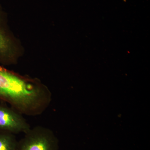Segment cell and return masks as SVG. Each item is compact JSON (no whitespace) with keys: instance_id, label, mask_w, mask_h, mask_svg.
<instances>
[{"instance_id":"1","label":"cell","mask_w":150,"mask_h":150,"mask_svg":"<svg viewBox=\"0 0 150 150\" xmlns=\"http://www.w3.org/2000/svg\"><path fill=\"white\" fill-rule=\"evenodd\" d=\"M0 100L22 115L36 116L48 108L51 93L45 86L19 76L0 66Z\"/></svg>"},{"instance_id":"2","label":"cell","mask_w":150,"mask_h":150,"mask_svg":"<svg viewBox=\"0 0 150 150\" xmlns=\"http://www.w3.org/2000/svg\"><path fill=\"white\" fill-rule=\"evenodd\" d=\"M18 150H58V140L47 127H31L18 141Z\"/></svg>"},{"instance_id":"3","label":"cell","mask_w":150,"mask_h":150,"mask_svg":"<svg viewBox=\"0 0 150 150\" xmlns=\"http://www.w3.org/2000/svg\"><path fill=\"white\" fill-rule=\"evenodd\" d=\"M30 128L23 115L11 107L0 105V131L24 134Z\"/></svg>"},{"instance_id":"4","label":"cell","mask_w":150,"mask_h":150,"mask_svg":"<svg viewBox=\"0 0 150 150\" xmlns=\"http://www.w3.org/2000/svg\"><path fill=\"white\" fill-rule=\"evenodd\" d=\"M18 142L15 134L0 131V150H18Z\"/></svg>"},{"instance_id":"5","label":"cell","mask_w":150,"mask_h":150,"mask_svg":"<svg viewBox=\"0 0 150 150\" xmlns=\"http://www.w3.org/2000/svg\"><path fill=\"white\" fill-rule=\"evenodd\" d=\"M1 18H0V62H4L5 59L8 58L9 54V41L6 37L5 32L3 30L1 25Z\"/></svg>"}]
</instances>
